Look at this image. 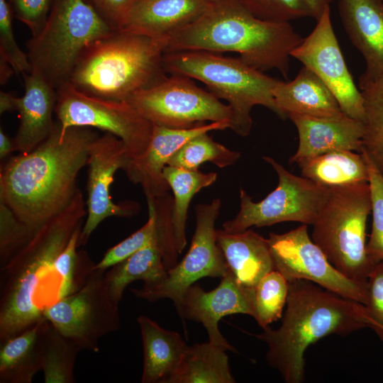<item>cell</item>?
I'll use <instances>...</instances> for the list:
<instances>
[{"label": "cell", "instance_id": "f6af8a7d", "mask_svg": "<svg viewBox=\"0 0 383 383\" xmlns=\"http://www.w3.org/2000/svg\"><path fill=\"white\" fill-rule=\"evenodd\" d=\"M309 6L312 17L316 21L321 17L323 10L327 6H330V4L333 0H304Z\"/></svg>", "mask_w": 383, "mask_h": 383}, {"label": "cell", "instance_id": "ba28073f", "mask_svg": "<svg viewBox=\"0 0 383 383\" xmlns=\"http://www.w3.org/2000/svg\"><path fill=\"white\" fill-rule=\"evenodd\" d=\"M114 30L84 0H52L45 24L26 44L32 70L57 89L87 46Z\"/></svg>", "mask_w": 383, "mask_h": 383}, {"label": "cell", "instance_id": "4fadbf2b", "mask_svg": "<svg viewBox=\"0 0 383 383\" xmlns=\"http://www.w3.org/2000/svg\"><path fill=\"white\" fill-rule=\"evenodd\" d=\"M221 207L218 198L196 206L195 231L187 254L174 267L167 270L165 277L158 284L131 288L130 291L135 297L150 302L170 299L177 311L184 293L197 280L207 277L221 279L228 272L215 228Z\"/></svg>", "mask_w": 383, "mask_h": 383}, {"label": "cell", "instance_id": "c3c4849f", "mask_svg": "<svg viewBox=\"0 0 383 383\" xmlns=\"http://www.w3.org/2000/svg\"><path fill=\"white\" fill-rule=\"evenodd\" d=\"M206 1L209 2V3H213V2L218 1L219 0H206Z\"/></svg>", "mask_w": 383, "mask_h": 383}, {"label": "cell", "instance_id": "7dc6e473", "mask_svg": "<svg viewBox=\"0 0 383 383\" xmlns=\"http://www.w3.org/2000/svg\"><path fill=\"white\" fill-rule=\"evenodd\" d=\"M13 73H15V72L11 65L6 60L0 59L1 84H5Z\"/></svg>", "mask_w": 383, "mask_h": 383}, {"label": "cell", "instance_id": "8d00e7d4", "mask_svg": "<svg viewBox=\"0 0 383 383\" xmlns=\"http://www.w3.org/2000/svg\"><path fill=\"white\" fill-rule=\"evenodd\" d=\"M34 233L0 199L1 270L29 242Z\"/></svg>", "mask_w": 383, "mask_h": 383}, {"label": "cell", "instance_id": "d590c367", "mask_svg": "<svg viewBox=\"0 0 383 383\" xmlns=\"http://www.w3.org/2000/svg\"><path fill=\"white\" fill-rule=\"evenodd\" d=\"M368 167L372 204V231L366 245L368 257L374 264L383 260V174L365 151H362Z\"/></svg>", "mask_w": 383, "mask_h": 383}, {"label": "cell", "instance_id": "5b68a950", "mask_svg": "<svg viewBox=\"0 0 383 383\" xmlns=\"http://www.w3.org/2000/svg\"><path fill=\"white\" fill-rule=\"evenodd\" d=\"M164 54L161 42L116 30L87 46L69 82L85 94L126 101L167 77Z\"/></svg>", "mask_w": 383, "mask_h": 383}, {"label": "cell", "instance_id": "3957f363", "mask_svg": "<svg viewBox=\"0 0 383 383\" xmlns=\"http://www.w3.org/2000/svg\"><path fill=\"white\" fill-rule=\"evenodd\" d=\"M287 308L277 329L255 336L266 343V360L287 383H301L307 348L331 334L347 335L370 328L362 304L306 279L289 281Z\"/></svg>", "mask_w": 383, "mask_h": 383}, {"label": "cell", "instance_id": "603a6c76", "mask_svg": "<svg viewBox=\"0 0 383 383\" xmlns=\"http://www.w3.org/2000/svg\"><path fill=\"white\" fill-rule=\"evenodd\" d=\"M216 238L229 271L242 286L255 288L274 270L267 238L252 230L229 233L220 229Z\"/></svg>", "mask_w": 383, "mask_h": 383}, {"label": "cell", "instance_id": "d6986e66", "mask_svg": "<svg viewBox=\"0 0 383 383\" xmlns=\"http://www.w3.org/2000/svg\"><path fill=\"white\" fill-rule=\"evenodd\" d=\"M288 118L299 135L298 148L289 160L291 164L334 150H362L364 123L344 113L331 117L292 114Z\"/></svg>", "mask_w": 383, "mask_h": 383}, {"label": "cell", "instance_id": "ee69618b", "mask_svg": "<svg viewBox=\"0 0 383 383\" xmlns=\"http://www.w3.org/2000/svg\"><path fill=\"white\" fill-rule=\"evenodd\" d=\"M15 150L13 139L4 133L2 128H0V159L6 158L9 154Z\"/></svg>", "mask_w": 383, "mask_h": 383}, {"label": "cell", "instance_id": "9a60e30c", "mask_svg": "<svg viewBox=\"0 0 383 383\" xmlns=\"http://www.w3.org/2000/svg\"><path fill=\"white\" fill-rule=\"evenodd\" d=\"M291 56L322 80L345 114L364 123V99L347 67L334 33L330 6L325 8L313 30L292 52Z\"/></svg>", "mask_w": 383, "mask_h": 383}, {"label": "cell", "instance_id": "f907efd6", "mask_svg": "<svg viewBox=\"0 0 383 383\" xmlns=\"http://www.w3.org/2000/svg\"><path fill=\"white\" fill-rule=\"evenodd\" d=\"M382 1H383V0H382Z\"/></svg>", "mask_w": 383, "mask_h": 383}, {"label": "cell", "instance_id": "2e32d148", "mask_svg": "<svg viewBox=\"0 0 383 383\" xmlns=\"http://www.w3.org/2000/svg\"><path fill=\"white\" fill-rule=\"evenodd\" d=\"M130 160L123 141L111 133L105 132L91 143L87 163V218L79 238V246L87 244L104 219L112 216L131 217L138 213V203L124 201L116 204L110 194L116 172L124 170Z\"/></svg>", "mask_w": 383, "mask_h": 383}, {"label": "cell", "instance_id": "f546056e", "mask_svg": "<svg viewBox=\"0 0 383 383\" xmlns=\"http://www.w3.org/2000/svg\"><path fill=\"white\" fill-rule=\"evenodd\" d=\"M163 177L174 194L171 223L177 249L181 254L187 245V212L193 196L201 189L213 184L216 172L204 173L197 170L166 165Z\"/></svg>", "mask_w": 383, "mask_h": 383}, {"label": "cell", "instance_id": "ab89813d", "mask_svg": "<svg viewBox=\"0 0 383 383\" xmlns=\"http://www.w3.org/2000/svg\"><path fill=\"white\" fill-rule=\"evenodd\" d=\"M13 12L7 0H0V59L8 62L15 73H29L32 67L28 55L18 45L13 28Z\"/></svg>", "mask_w": 383, "mask_h": 383}, {"label": "cell", "instance_id": "e575fe53", "mask_svg": "<svg viewBox=\"0 0 383 383\" xmlns=\"http://www.w3.org/2000/svg\"><path fill=\"white\" fill-rule=\"evenodd\" d=\"M289 292L287 279L274 270L263 277L254 288V319L262 328L282 316Z\"/></svg>", "mask_w": 383, "mask_h": 383}, {"label": "cell", "instance_id": "8992f818", "mask_svg": "<svg viewBox=\"0 0 383 383\" xmlns=\"http://www.w3.org/2000/svg\"><path fill=\"white\" fill-rule=\"evenodd\" d=\"M163 61L167 73L199 80L217 98L226 100L232 111L229 128L240 136L251 131L255 106H265L284 119L273 96L279 80L240 58L190 50L165 53Z\"/></svg>", "mask_w": 383, "mask_h": 383}, {"label": "cell", "instance_id": "7c38bea8", "mask_svg": "<svg viewBox=\"0 0 383 383\" xmlns=\"http://www.w3.org/2000/svg\"><path fill=\"white\" fill-rule=\"evenodd\" d=\"M105 272L94 270L84 285L46 308L43 318L81 350L99 351V340L118 330L117 303L110 294Z\"/></svg>", "mask_w": 383, "mask_h": 383}, {"label": "cell", "instance_id": "6da1fadb", "mask_svg": "<svg viewBox=\"0 0 383 383\" xmlns=\"http://www.w3.org/2000/svg\"><path fill=\"white\" fill-rule=\"evenodd\" d=\"M99 135L92 128L82 126L62 133L60 123L55 121L52 133L42 144L1 166L0 199L35 233L74 198L79 189L77 176Z\"/></svg>", "mask_w": 383, "mask_h": 383}, {"label": "cell", "instance_id": "52a82bcc", "mask_svg": "<svg viewBox=\"0 0 383 383\" xmlns=\"http://www.w3.org/2000/svg\"><path fill=\"white\" fill-rule=\"evenodd\" d=\"M372 211L368 182L328 188L313 223L312 240L347 277L367 282L376 265L366 250V226Z\"/></svg>", "mask_w": 383, "mask_h": 383}, {"label": "cell", "instance_id": "d4e9b609", "mask_svg": "<svg viewBox=\"0 0 383 383\" xmlns=\"http://www.w3.org/2000/svg\"><path fill=\"white\" fill-rule=\"evenodd\" d=\"M143 349L142 383H167L188 345L181 335L160 326L147 316L137 318Z\"/></svg>", "mask_w": 383, "mask_h": 383}, {"label": "cell", "instance_id": "cb8c5ba5", "mask_svg": "<svg viewBox=\"0 0 383 383\" xmlns=\"http://www.w3.org/2000/svg\"><path fill=\"white\" fill-rule=\"evenodd\" d=\"M273 96L284 119L292 114L331 117L343 113L331 91L305 66L293 80L278 81Z\"/></svg>", "mask_w": 383, "mask_h": 383}, {"label": "cell", "instance_id": "277c9868", "mask_svg": "<svg viewBox=\"0 0 383 383\" xmlns=\"http://www.w3.org/2000/svg\"><path fill=\"white\" fill-rule=\"evenodd\" d=\"M289 22L260 20L238 0L211 3L196 21L176 32L163 43L164 53L202 50L233 52L248 65L262 71L289 73L292 52L303 41Z\"/></svg>", "mask_w": 383, "mask_h": 383}, {"label": "cell", "instance_id": "484cf974", "mask_svg": "<svg viewBox=\"0 0 383 383\" xmlns=\"http://www.w3.org/2000/svg\"><path fill=\"white\" fill-rule=\"evenodd\" d=\"M45 318L16 335L1 341L0 383H31L42 370V333Z\"/></svg>", "mask_w": 383, "mask_h": 383}, {"label": "cell", "instance_id": "8fae6325", "mask_svg": "<svg viewBox=\"0 0 383 383\" xmlns=\"http://www.w3.org/2000/svg\"><path fill=\"white\" fill-rule=\"evenodd\" d=\"M126 101L153 125L171 128H190L206 122L230 124L232 117L227 104L182 75L170 74Z\"/></svg>", "mask_w": 383, "mask_h": 383}, {"label": "cell", "instance_id": "7402d4cb", "mask_svg": "<svg viewBox=\"0 0 383 383\" xmlns=\"http://www.w3.org/2000/svg\"><path fill=\"white\" fill-rule=\"evenodd\" d=\"M338 6L349 39L365 60L366 70L383 73V1L338 0Z\"/></svg>", "mask_w": 383, "mask_h": 383}, {"label": "cell", "instance_id": "681fc988", "mask_svg": "<svg viewBox=\"0 0 383 383\" xmlns=\"http://www.w3.org/2000/svg\"><path fill=\"white\" fill-rule=\"evenodd\" d=\"M381 339H382V340H383V335H382V338H381Z\"/></svg>", "mask_w": 383, "mask_h": 383}, {"label": "cell", "instance_id": "1f68e13d", "mask_svg": "<svg viewBox=\"0 0 383 383\" xmlns=\"http://www.w3.org/2000/svg\"><path fill=\"white\" fill-rule=\"evenodd\" d=\"M80 348L45 320L42 333V371L45 383H73Z\"/></svg>", "mask_w": 383, "mask_h": 383}, {"label": "cell", "instance_id": "74e56055", "mask_svg": "<svg viewBox=\"0 0 383 383\" xmlns=\"http://www.w3.org/2000/svg\"><path fill=\"white\" fill-rule=\"evenodd\" d=\"M256 18L269 22L284 23L312 17L304 0H238Z\"/></svg>", "mask_w": 383, "mask_h": 383}, {"label": "cell", "instance_id": "7a4b0ae2", "mask_svg": "<svg viewBox=\"0 0 383 383\" xmlns=\"http://www.w3.org/2000/svg\"><path fill=\"white\" fill-rule=\"evenodd\" d=\"M86 215L78 189L70 204L44 223L1 270V341L44 318V310L60 299V280L54 263L74 231L84 224Z\"/></svg>", "mask_w": 383, "mask_h": 383}, {"label": "cell", "instance_id": "ffe728a7", "mask_svg": "<svg viewBox=\"0 0 383 383\" xmlns=\"http://www.w3.org/2000/svg\"><path fill=\"white\" fill-rule=\"evenodd\" d=\"M22 76L24 94L16 98L20 123L13 142L15 150L27 153L42 144L55 128L57 89L34 70Z\"/></svg>", "mask_w": 383, "mask_h": 383}, {"label": "cell", "instance_id": "4316f807", "mask_svg": "<svg viewBox=\"0 0 383 383\" xmlns=\"http://www.w3.org/2000/svg\"><path fill=\"white\" fill-rule=\"evenodd\" d=\"M302 177L328 188L368 182L366 160L361 152L334 150L297 163Z\"/></svg>", "mask_w": 383, "mask_h": 383}, {"label": "cell", "instance_id": "836d02e7", "mask_svg": "<svg viewBox=\"0 0 383 383\" xmlns=\"http://www.w3.org/2000/svg\"><path fill=\"white\" fill-rule=\"evenodd\" d=\"M83 225L73 233L66 247L57 257L54 267L60 280V299L79 290L94 271L95 263L84 250H77Z\"/></svg>", "mask_w": 383, "mask_h": 383}, {"label": "cell", "instance_id": "5bb4252c", "mask_svg": "<svg viewBox=\"0 0 383 383\" xmlns=\"http://www.w3.org/2000/svg\"><path fill=\"white\" fill-rule=\"evenodd\" d=\"M274 270L287 281L306 279L343 297L365 305L367 282L350 279L328 261L302 224L284 233H270L267 238Z\"/></svg>", "mask_w": 383, "mask_h": 383}, {"label": "cell", "instance_id": "4dcf8cb0", "mask_svg": "<svg viewBox=\"0 0 383 383\" xmlns=\"http://www.w3.org/2000/svg\"><path fill=\"white\" fill-rule=\"evenodd\" d=\"M359 87L365 111L362 150L383 174V73L365 70Z\"/></svg>", "mask_w": 383, "mask_h": 383}, {"label": "cell", "instance_id": "9c48e42d", "mask_svg": "<svg viewBox=\"0 0 383 383\" xmlns=\"http://www.w3.org/2000/svg\"><path fill=\"white\" fill-rule=\"evenodd\" d=\"M55 113L62 133L70 127L82 126L118 137L131 160L144 153L153 128V124L128 101L85 94L69 82L57 89Z\"/></svg>", "mask_w": 383, "mask_h": 383}, {"label": "cell", "instance_id": "60d3db41", "mask_svg": "<svg viewBox=\"0 0 383 383\" xmlns=\"http://www.w3.org/2000/svg\"><path fill=\"white\" fill-rule=\"evenodd\" d=\"M365 307L370 328L382 338L383 335V260L377 263L367 278Z\"/></svg>", "mask_w": 383, "mask_h": 383}, {"label": "cell", "instance_id": "30bf717a", "mask_svg": "<svg viewBox=\"0 0 383 383\" xmlns=\"http://www.w3.org/2000/svg\"><path fill=\"white\" fill-rule=\"evenodd\" d=\"M278 177L277 187L260 201H253L240 189V210L223 229L229 233L245 231L252 226L264 227L287 221L311 224L314 222L328 188L288 172L274 158L264 156Z\"/></svg>", "mask_w": 383, "mask_h": 383}, {"label": "cell", "instance_id": "bcb514c9", "mask_svg": "<svg viewBox=\"0 0 383 383\" xmlns=\"http://www.w3.org/2000/svg\"><path fill=\"white\" fill-rule=\"evenodd\" d=\"M16 96L1 91H0V113L1 114L5 112L16 111Z\"/></svg>", "mask_w": 383, "mask_h": 383}, {"label": "cell", "instance_id": "83f0119b", "mask_svg": "<svg viewBox=\"0 0 383 383\" xmlns=\"http://www.w3.org/2000/svg\"><path fill=\"white\" fill-rule=\"evenodd\" d=\"M226 350L209 342L188 345L167 383H234Z\"/></svg>", "mask_w": 383, "mask_h": 383}, {"label": "cell", "instance_id": "44dd1931", "mask_svg": "<svg viewBox=\"0 0 383 383\" xmlns=\"http://www.w3.org/2000/svg\"><path fill=\"white\" fill-rule=\"evenodd\" d=\"M211 4L206 0H138L122 29L162 43L196 21Z\"/></svg>", "mask_w": 383, "mask_h": 383}, {"label": "cell", "instance_id": "f1b7e54d", "mask_svg": "<svg viewBox=\"0 0 383 383\" xmlns=\"http://www.w3.org/2000/svg\"><path fill=\"white\" fill-rule=\"evenodd\" d=\"M162 253L154 241L140 249L105 272V279L112 298L119 304L126 287L142 280L149 287L160 282L166 276Z\"/></svg>", "mask_w": 383, "mask_h": 383}, {"label": "cell", "instance_id": "e0dca14e", "mask_svg": "<svg viewBox=\"0 0 383 383\" xmlns=\"http://www.w3.org/2000/svg\"><path fill=\"white\" fill-rule=\"evenodd\" d=\"M177 312L183 321L201 323L207 332L208 342L235 351L220 332L218 323L223 317L236 313L254 318V288L242 286L228 271L211 291L206 292L195 283L191 285L184 293Z\"/></svg>", "mask_w": 383, "mask_h": 383}, {"label": "cell", "instance_id": "7bdbcfd3", "mask_svg": "<svg viewBox=\"0 0 383 383\" xmlns=\"http://www.w3.org/2000/svg\"><path fill=\"white\" fill-rule=\"evenodd\" d=\"M115 30L122 29L138 0H84Z\"/></svg>", "mask_w": 383, "mask_h": 383}, {"label": "cell", "instance_id": "b9f144b4", "mask_svg": "<svg viewBox=\"0 0 383 383\" xmlns=\"http://www.w3.org/2000/svg\"><path fill=\"white\" fill-rule=\"evenodd\" d=\"M9 2L13 16L27 26L34 36L45 24L52 0H9Z\"/></svg>", "mask_w": 383, "mask_h": 383}, {"label": "cell", "instance_id": "d6a6232c", "mask_svg": "<svg viewBox=\"0 0 383 383\" xmlns=\"http://www.w3.org/2000/svg\"><path fill=\"white\" fill-rule=\"evenodd\" d=\"M240 152L232 150L216 142L209 132L199 134L185 143L171 157L167 165L189 170L209 162L220 168L234 165Z\"/></svg>", "mask_w": 383, "mask_h": 383}, {"label": "cell", "instance_id": "f35d334b", "mask_svg": "<svg viewBox=\"0 0 383 383\" xmlns=\"http://www.w3.org/2000/svg\"><path fill=\"white\" fill-rule=\"evenodd\" d=\"M154 241H157L155 215L152 208L148 206V219L146 223L130 236L109 248L101 260L95 264L94 270L106 271Z\"/></svg>", "mask_w": 383, "mask_h": 383}, {"label": "cell", "instance_id": "ac0fdd59", "mask_svg": "<svg viewBox=\"0 0 383 383\" xmlns=\"http://www.w3.org/2000/svg\"><path fill=\"white\" fill-rule=\"evenodd\" d=\"M229 126L228 122H211L177 129L153 125L147 149L140 157L130 160L123 170L132 183L141 185L146 199L162 196L170 189L163 177V169L173 155L193 137L229 128Z\"/></svg>", "mask_w": 383, "mask_h": 383}]
</instances>
